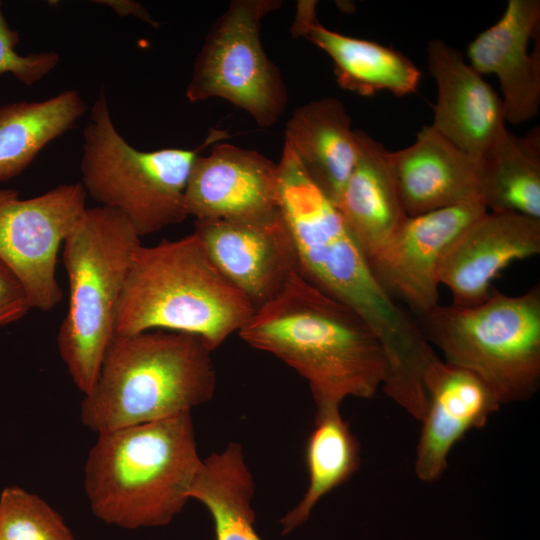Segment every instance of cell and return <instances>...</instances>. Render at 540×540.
I'll return each mask as SVG.
<instances>
[{
  "label": "cell",
  "mask_w": 540,
  "mask_h": 540,
  "mask_svg": "<svg viewBox=\"0 0 540 540\" xmlns=\"http://www.w3.org/2000/svg\"><path fill=\"white\" fill-rule=\"evenodd\" d=\"M238 333L302 376L317 411L340 408L348 397L372 398L388 375L384 349L366 322L298 271Z\"/></svg>",
  "instance_id": "obj_1"
},
{
  "label": "cell",
  "mask_w": 540,
  "mask_h": 540,
  "mask_svg": "<svg viewBox=\"0 0 540 540\" xmlns=\"http://www.w3.org/2000/svg\"><path fill=\"white\" fill-rule=\"evenodd\" d=\"M202 464L190 412L98 434L84 488L93 514L124 529L159 527L180 513Z\"/></svg>",
  "instance_id": "obj_2"
},
{
  "label": "cell",
  "mask_w": 540,
  "mask_h": 540,
  "mask_svg": "<svg viewBox=\"0 0 540 540\" xmlns=\"http://www.w3.org/2000/svg\"><path fill=\"white\" fill-rule=\"evenodd\" d=\"M212 352L182 332L115 334L81 402L83 425L99 434L191 412L214 396Z\"/></svg>",
  "instance_id": "obj_3"
},
{
  "label": "cell",
  "mask_w": 540,
  "mask_h": 540,
  "mask_svg": "<svg viewBox=\"0 0 540 540\" xmlns=\"http://www.w3.org/2000/svg\"><path fill=\"white\" fill-rule=\"evenodd\" d=\"M255 309L216 268L193 232L136 250L117 308L115 334L167 330L214 351Z\"/></svg>",
  "instance_id": "obj_4"
},
{
  "label": "cell",
  "mask_w": 540,
  "mask_h": 540,
  "mask_svg": "<svg viewBox=\"0 0 540 540\" xmlns=\"http://www.w3.org/2000/svg\"><path fill=\"white\" fill-rule=\"evenodd\" d=\"M140 236L118 212L87 208L62 245L69 306L57 334L61 359L88 393L115 336L118 304Z\"/></svg>",
  "instance_id": "obj_5"
},
{
  "label": "cell",
  "mask_w": 540,
  "mask_h": 540,
  "mask_svg": "<svg viewBox=\"0 0 540 540\" xmlns=\"http://www.w3.org/2000/svg\"><path fill=\"white\" fill-rule=\"evenodd\" d=\"M213 130L196 149L140 151L115 127L101 90L83 130L81 184L99 206L121 214L142 237L179 224L187 217L185 191L199 152L227 138Z\"/></svg>",
  "instance_id": "obj_6"
},
{
  "label": "cell",
  "mask_w": 540,
  "mask_h": 540,
  "mask_svg": "<svg viewBox=\"0 0 540 540\" xmlns=\"http://www.w3.org/2000/svg\"><path fill=\"white\" fill-rule=\"evenodd\" d=\"M445 362L476 374L500 404L527 400L540 384V286L509 296L495 288L473 306L438 304L416 317Z\"/></svg>",
  "instance_id": "obj_7"
},
{
  "label": "cell",
  "mask_w": 540,
  "mask_h": 540,
  "mask_svg": "<svg viewBox=\"0 0 540 540\" xmlns=\"http://www.w3.org/2000/svg\"><path fill=\"white\" fill-rule=\"evenodd\" d=\"M278 169L281 211L298 273L328 297L358 313L368 312L383 289L337 207L306 175L286 143Z\"/></svg>",
  "instance_id": "obj_8"
},
{
  "label": "cell",
  "mask_w": 540,
  "mask_h": 540,
  "mask_svg": "<svg viewBox=\"0 0 540 540\" xmlns=\"http://www.w3.org/2000/svg\"><path fill=\"white\" fill-rule=\"evenodd\" d=\"M279 0H234L209 29L186 88L195 103L222 98L247 112L261 127H271L288 104L278 67L260 40L262 19Z\"/></svg>",
  "instance_id": "obj_9"
},
{
  "label": "cell",
  "mask_w": 540,
  "mask_h": 540,
  "mask_svg": "<svg viewBox=\"0 0 540 540\" xmlns=\"http://www.w3.org/2000/svg\"><path fill=\"white\" fill-rule=\"evenodd\" d=\"M86 198L80 182L29 199L0 189V260L21 281L32 308L49 311L62 300L58 253L86 211Z\"/></svg>",
  "instance_id": "obj_10"
},
{
  "label": "cell",
  "mask_w": 540,
  "mask_h": 540,
  "mask_svg": "<svg viewBox=\"0 0 540 540\" xmlns=\"http://www.w3.org/2000/svg\"><path fill=\"white\" fill-rule=\"evenodd\" d=\"M487 210L473 201L406 216L367 258L380 284L415 317L439 304V267L456 238Z\"/></svg>",
  "instance_id": "obj_11"
},
{
  "label": "cell",
  "mask_w": 540,
  "mask_h": 540,
  "mask_svg": "<svg viewBox=\"0 0 540 540\" xmlns=\"http://www.w3.org/2000/svg\"><path fill=\"white\" fill-rule=\"evenodd\" d=\"M219 272L258 309L297 271L282 211L248 221H195L193 231Z\"/></svg>",
  "instance_id": "obj_12"
},
{
  "label": "cell",
  "mask_w": 540,
  "mask_h": 540,
  "mask_svg": "<svg viewBox=\"0 0 540 540\" xmlns=\"http://www.w3.org/2000/svg\"><path fill=\"white\" fill-rule=\"evenodd\" d=\"M185 208L196 221H248L276 214L281 210L278 163L255 150L216 144L192 164Z\"/></svg>",
  "instance_id": "obj_13"
},
{
  "label": "cell",
  "mask_w": 540,
  "mask_h": 540,
  "mask_svg": "<svg viewBox=\"0 0 540 540\" xmlns=\"http://www.w3.org/2000/svg\"><path fill=\"white\" fill-rule=\"evenodd\" d=\"M540 253V219L486 211L451 244L439 267V283L452 304L473 306L491 293L493 281L511 263Z\"/></svg>",
  "instance_id": "obj_14"
},
{
  "label": "cell",
  "mask_w": 540,
  "mask_h": 540,
  "mask_svg": "<svg viewBox=\"0 0 540 540\" xmlns=\"http://www.w3.org/2000/svg\"><path fill=\"white\" fill-rule=\"evenodd\" d=\"M428 70L437 86L433 129L463 152L483 159L506 130L502 98L441 39L427 46Z\"/></svg>",
  "instance_id": "obj_15"
},
{
  "label": "cell",
  "mask_w": 540,
  "mask_h": 540,
  "mask_svg": "<svg viewBox=\"0 0 540 540\" xmlns=\"http://www.w3.org/2000/svg\"><path fill=\"white\" fill-rule=\"evenodd\" d=\"M540 1L509 0L501 18L467 48L470 66L494 74L503 93L505 120L519 125L533 119L540 106Z\"/></svg>",
  "instance_id": "obj_16"
},
{
  "label": "cell",
  "mask_w": 540,
  "mask_h": 540,
  "mask_svg": "<svg viewBox=\"0 0 540 540\" xmlns=\"http://www.w3.org/2000/svg\"><path fill=\"white\" fill-rule=\"evenodd\" d=\"M424 385L428 402L414 470L418 479L431 483L446 471L454 445L468 431L486 425L501 404L476 374L439 358L428 366Z\"/></svg>",
  "instance_id": "obj_17"
},
{
  "label": "cell",
  "mask_w": 540,
  "mask_h": 540,
  "mask_svg": "<svg viewBox=\"0 0 540 540\" xmlns=\"http://www.w3.org/2000/svg\"><path fill=\"white\" fill-rule=\"evenodd\" d=\"M402 207L416 216L482 201L484 160L463 152L430 125L410 146L390 153Z\"/></svg>",
  "instance_id": "obj_18"
},
{
  "label": "cell",
  "mask_w": 540,
  "mask_h": 540,
  "mask_svg": "<svg viewBox=\"0 0 540 540\" xmlns=\"http://www.w3.org/2000/svg\"><path fill=\"white\" fill-rule=\"evenodd\" d=\"M316 6L313 0L298 1L290 30L294 37L306 39L331 58L341 88L362 96L379 91L404 96L417 90L421 73L407 56L326 28L317 17Z\"/></svg>",
  "instance_id": "obj_19"
},
{
  "label": "cell",
  "mask_w": 540,
  "mask_h": 540,
  "mask_svg": "<svg viewBox=\"0 0 540 540\" xmlns=\"http://www.w3.org/2000/svg\"><path fill=\"white\" fill-rule=\"evenodd\" d=\"M345 105L329 97L294 110L285 141L310 180L336 206L358 158L356 130Z\"/></svg>",
  "instance_id": "obj_20"
},
{
  "label": "cell",
  "mask_w": 540,
  "mask_h": 540,
  "mask_svg": "<svg viewBox=\"0 0 540 540\" xmlns=\"http://www.w3.org/2000/svg\"><path fill=\"white\" fill-rule=\"evenodd\" d=\"M358 158L336 207L350 235L370 257L407 216L398 194L390 151L356 130Z\"/></svg>",
  "instance_id": "obj_21"
},
{
  "label": "cell",
  "mask_w": 540,
  "mask_h": 540,
  "mask_svg": "<svg viewBox=\"0 0 540 540\" xmlns=\"http://www.w3.org/2000/svg\"><path fill=\"white\" fill-rule=\"evenodd\" d=\"M75 89L39 101L0 107V181L21 174L51 141L73 128L86 111Z\"/></svg>",
  "instance_id": "obj_22"
},
{
  "label": "cell",
  "mask_w": 540,
  "mask_h": 540,
  "mask_svg": "<svg viewBox=\"0 0 540 540\" xmlns=\"http://www.w3.org/2000/svg\"><path fill=\"white\" fill-rule=\"evenodd\" d=\"M255 485L242 447L230 442L202 464L189 490V498L200 501L210 512L215 540H262L254 528L251 506Z\"/></svg>",
  "instance_id": "obj_23"
},
{
  "label": "cell",
  "mask_w": 540,
  "mask_h": 540,
  "mask_svg": "<svg viewBox=\"0 0 540 540\" xmlns=\"http://www.w3.org/2000/svg\"><path fill=\"white\" fill-rule=\"evenodd\" d=\"M483 160L487 210L540 219L539 128L522 137L504 130Z\"/></svg>",
  "instance_id": "obj_24"
},
{
  "label": "cell",
  "mask_w": 540,
  "mask_h": 540,
  "mask_svg": "<svg viewBox=\"0 0 540 540\" xmlns=\"http://www.w3.org/2000/svg\"><path fill=\"white\" fill-rule=\"evenodd\" d=\"M359 451L358 441L342 418L340 408L316 411L305 452L309 484L299 503L281 518L282 534L303 524L325 495L358 470Z\"/></svg>",
  "instance_id": "obj_25"
},
{
  "label": "cell",
  "mask_w": 540,
  "mask_h": 540,
  "mask_svg": "<svg viewBox=\"0 0 540 540\" xmlns=\"http://www.w3.org/2000/svg\"><path fill=\"white\" fill-rule=\"evenodd\" d=\"M3 540H75L62 517L38 495L18 486L0 494Z\"/></svg>",
  "instance_id": "obj_26"
},
{
  "label": "cell",
  "mask_w": 540,
  "mask_h": 540,
  "mask_svg": "<svg viewBox=\"0 0 540 540\" xmlns=\"http://www.w3.org/2000/svg\"><path fill=\"white\" fill-rule=\"evenodd\" d=\"M17 31L6 21L0 3V74L10 73L24 85L30 86L48 75L60 61L55 51L22 55L17 52Z\"/></svg>",
  "instance_id": "obj_27"
},
{
  "label": "cell",
  "mask_w": 540,
  "mask_h": 540,
  "mask_svg": "<svg viewBox=\"0 0 540 540\" xmlns=\"http://www.w3.org/2000/svg\"><path fill=\"white\" fill-rule=\"evenodd\" d=\"M30 309L32 305L23 284L0 260V327L21 319Z\"/></svg>",
  "instance_id": "obj_28"
},
{
  "label": "cell",
  "mask_w": 540,
  "mask_h": 540,
  "mask_svg": "<svg viewBox=\"0 0 540 540\" xmlns=\"http://www.w3.org/2000/svg\"><path fill=\"white\" fill-rule=\"evenodd\" d=\"M94 2L101 5H106L121 16H133L154 27H157V22L151 17L146 8L138 2L130 0H103Z\"/></svg>",
  "instance_id": "obj_29"
},
{
  "label": "cell",
  "mask_w": 540,
  "mask_h": 540,
  "mask_svg": "<svg viewBox=\"0 0 540 540\" xmlns=\"http://www.w3.org/2000/svg\"><path fill=\"white\" fill-rule=\"evenodd\" d=\"M0 540H3V539L1 538V536H0Z\"/></svg>",
  "instance_id": "obj_30"
}]
</instances>
